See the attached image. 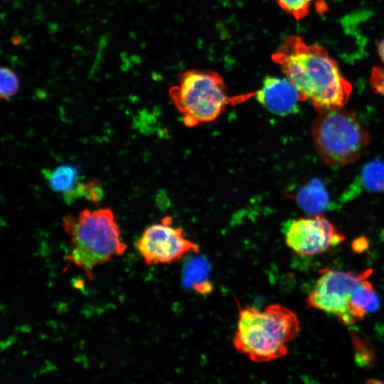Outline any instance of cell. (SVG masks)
<instances>
[{
	"label": "cell",
	"mask_w": 384,
	"mask_h": 384,
	"mask_svg": "<svg viewBox=\"0 0 384 384\" xmlns=\"http://www.w3.org/2000/svg\"><path fill=\"white\" fill-rule=\"evenodd\" d=\"M272 59L294 85L299 100L311 101L319 114L342 108L348 101L352 85L323 47L291 35Z\"/></svg>",
	"instance_id": "1"
},
{
	"label": "cell",
	"mask_w": 384,
	"mask_h": 384,
	"mask_svg": "<svg viewBox=\"0 0 384 384\" xmlns=\"http://www.w3.org/2000/svg\"><path fill=\"white\" fill-rule=\"evenodd\" d=\"M299 331L297 314L284 306H240L233 346L252 362H269L288 353L287 343Z\"/></svg>",
	"instance_id": "2"
},
{
	"label": "cell",
	"mask_w": 384,
	"mask_h": 384,
	"mask_svg": "<svg viewBox=\"0 0 384 384\" xmlns=\"http://www.w3.org/2000/svg\"><path fill=\"white\" fill-rule=\"evenodd\" d=\"M62 226L70 238V252L65 259L82 269L90 280L94 278L95 267L113 256L122 255L127 248L121 240L114 214L108 208L83 210L76 216L68 213Z\"/></svg>",
	"instance_id": "3"
},
{
	"label": "cell",
	"mask_w": 384,
	"mask_h": 384,
	"mask_svg": "<svg viewBox=\"0 0 384 384\" xmlns=\"http://www.w3.org/2000/svg\"><path fill=\"white\" fill-rule=\"evenodd\" d=\"M171 101L186 126L215 120L231 102L244 100L229 97L223 77L210 70L182 72L176 85L169 89Z\"/></svg>",
	"instance_id": "4"
},
{
	"label": "cell",
	"mask_w": 384,
	"mask_h": 384,
	"mask_svg": "<svg viewBox=\"0 0 384 384\" xmlns=\"http://www.w3.org/2000/svg\"><path fill=\"white\" fill-rule=\"evenodd\" d=\"M314 146L326 164L343 166L355 162L370 141L353 110L342 108L319 114L312 123Z\"/></svg>",
	"instance_id": "5"
},
{
	"label": "cell",
	"mask_w": 384,
	"mask_h": 384,
	"mask_svg": "<svg viewBox=\"0 0 384 384\" xmlns=\"http://www.w3.org/2000/svg\"><path fill=\"white\" fill-rule=\"evenodd\" d=\"M319 273L320 277L306 299V306L335 315L342 324L354 290L373 274V270L353 272L324 268Z\"/></svg>",
	"instance_id": "6"
},
{
	"label": "cell",
	"mask_w": 384,
	"mask_h": 384,
	"mask_svg": "<svg viewBox=\"0 0 384 384\" xmlns=\"http://www.w3.org/2000/svg\"><path fill=\"white\" fill-rule=\"evenodd\" d=\"M136 247L147 266L171 264L189 253H198L197 244L187 239L183 230L174 227L171 218L147 227L136 242Z\"/></svg>",
	"instance_id": "7"
},
{
	"label": "cell",
	"mask_w": 384,
	"mask_h": 384,
	"mask_svg": "<svg viewBox=\"0 0 384 384\" xmlns=\"http://www.w3.org/2000/svg\"><path fill=\"white\" fill-rule=\"evenodd\" d=\"M282 233L287 246L304 256L324 253L345 240V235L322 215L288 220Z\"/></svg>",
	"instance_id": "8"
},
{
	"label": "cell",
	"mask_w": 384,
	"mask_h": 384,
	"mask_svg": "<svg viewBox=\"0 0 384 384\" xmlns=\"http://www.w3.org/2000/svg\"><path fill=\"white\" fill-rule=\"evenodd\" d=\"M255 96L266 110L279 116L289 115L299 110V93L287 78L266 77Z\"/></svg>",
	"instance_id": "9"
},
{
	"label": "cell",
	"mask_w": 384,
	"mask_h": 384,
	"mask_svg": "<svg viewBox=\"0 0 384 384\" xmlns=\"http://www.w3.org/2000/svg\"><path fill=\"white\" fill-rule=\"evenodd\" d=\"M299 206L311 216L322 215L331 208V199L324 183L312 178L302 185L294 194Z\"/></svg>",
	"instance_id": "10"
},
{
	"label": "cell",
	"mask_w": 384,
	"mask_h": 384,
	"mask_svg": "<svg viewBox=\"0 0 384 384\" xmlns=\"http://www.w3.org/2000/svg\"><path fill=\"white\" fill-rule=\"evenodd\" d=\"M379 304L372 283L363 279L352 294L348 313L341 324L350 326L362 321L368 313L377 310Z\"/></svg>",
	"instance_id": "11"
},
{
	"label": "cell",
	"mask_w": 384,
	"mask_h": 384,
	"mask_svg": "<svg viewBox=\"0 0 384 384\" xmlns=\"http://www.w3.org/2000/svg\"><path fill=\"white\" fill-rule=\"evenodd\" d=\"M42 174L51 190L62 193L64 201L80 182L79 169L70 164H62L53 169H43Z\"/></svg>",
	"instance_id": "12"
},
{
	"label": "cell",
	"mask_w": 384,
	"mask_h": 384,
	"mask_svg": "<svg viewBox=\"0 0 384 384\" xmlns=\"http://www.w3.org/2000/svg\"><path fill=\"white\" fill-rule=\"evenodd\" d=\"M358 183L371 192L384 191V161L374 159L366 163L360 174Z\"/></svg>",
	"instance_id": "13"
},
{
	"label": "cell",
	"mask_w": 384,
	"mask_h": 384,
	"mask_svg": "<svg viewBox=\"0 0 384 384\" xmlns=\"http://www.w3.org/2000/svg\"><path fill=\"white\" fill-rule=\"evenodd\" d=\"M84 197L95 203H99L103 197L101 183L94 179L87 182H80L71 194L65 200L70 204L79 198Z\"/></svg>",
	"instance_id": "14"
},
{
	"label": "cell",
	"mask_w": 384,
	"mask_h": 384,
	"mask_svg": "<svg viewBox=\"0 0 384 384\" xmlns=\"http://www.w3.org/2000/svg\"><path fill=\"white\" fill-rule=\"evenodd\" d=\"M1 99H9L14 96L19 88V80L14 70L2 66L0 70Z\"/></svg>",
	"instance_id": "15"
},
{
	"label": "cell",
	"mask_w": 384,
	"mask_h": 384,
	"mask_svg": "<svg viewBox=\"0 0 384 384\" xmlns=\"http://www.w3.org/2000/svg\"><path fill=\"white\" fill-rule=\"evenodd\" d=\"M287 14L296 20L305 18L309 13L313 0H274Z\"/></svg>",
	"instance_id": "16"
},
{
	"label": "cell",
	"mask_w": 384,
	"mask_h": 384,
	"mask_svg": "<svg viewBox=\"0 0 384 384\" xmlns=\"http://www.w3.org/2000/svg\"><path fill=\"white\" fill-rule=\"evenodd\" d=\"M370 85L373 90L384 96V68L375 66L372 68L370 76Z\"/></svg>",
	"instance_id": "17"
},
{
	"label": "cell",
	"mask_w": 384,
	"mask_h": 384,
	"mask_svg": "<svg viewBox=\"0 0 384 384\" xmlns=\"http://www.w3.org/2000/svg\"><path fill=\"white\" fill-rule=\"evenodd\" d=\"M368 246V242L364 237L358 238L352 243L353 250L356 252L365 251Z\"/></svg>",
	"instance_id": "18"
},
{
	"label": "cell",
	"mask_w": 384,
	"mask_h": 384,
	"mask_svg": "<svg viewBox=\"0 0 384 384\" xmlns=\"http://www.w3.org/2000/svg\"><path fill=\"white\" fill-rule=\"evenodd\" d=\"M378 55L384 63V38L381 39L378 47Z\"/></svg>",
	"instance_id": "19"
}]
</instances>
